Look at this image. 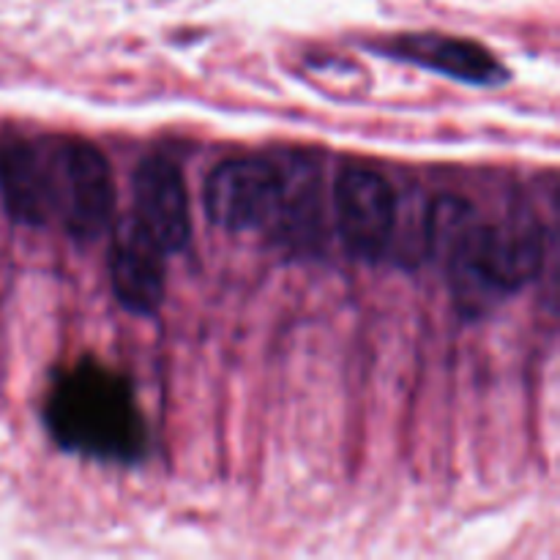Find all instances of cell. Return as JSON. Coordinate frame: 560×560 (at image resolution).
<instances>
[{
	"label": "cell",
	"mask_w": 560,
	"mask_h": 560,
	"mask_svg": "<svg viewBox=\"0 0 560 560\" xmlns=\"http://www.w3.org/2000/svg\"><path fill=\"white\" fill-rule=\"evenodd\" d=\"M164 257L167 252L142 230L135 217L115 224L109 249V279L115 299L131 315H153L164 301Z\"/></svg>",
	"instance_id": "6"
},
{
	"label": "cell",
	"mask_w": 560,
	"mask_h": 560,
	"mask_svg": "<svg viewBox=\"0 0 560 560\" xmlns=\"http://www.w3.org/2000/svg\"><path fill=\"white\" fill-rule=\"evenodd\" d=\"M44 421L66 452L118 465L145 457V419L131 386L124 375L96 361L60 372L49 388Z\"/></svg>",
	"instance_id": "2"
},
{
	"label": "cell",
	"mask_w": 560,
	"mask_h": 560,
	"mask_svg": "<svg viewBox=\"0 0 560 560\" xmlns=\"http://www.w3.org/2000/svg\"><path fill=\"white\" fill-rule=\"evenodd\" d=\"M284 200V170L271 159L238 156L219 164L206 180L202 202L217 228L230 233L277 228Z\"/></svg>",
	"instance_id": "4"
},
{
	"label": "cell",
	"mask_w": 560,
	"mask_h": 560,
	"mask_svg": "<svg viewBox=\"0 0 560 560\" xmlns=\"http://www.w3.org/2000/svg\"><path fill=\"white\" fill-rule=\"evenodd\" d=\"M131 217L167 255L186 249L191 238L189 195L180 170L167 156H148L135 173Z\"/></svg>",
	"instance_id": "7"
},
{
	"label": "cell",
	"mask_w": 560,
	"mask_h": 560,
	"mask_svg": "<svg viewBox=\"0 0 560 560\" xmlns=\"http://www.w3.org/2000/svg\"><path fill=\"white\" fill-rule=\"evenodd\" d=\"M334 208L342 244L361 260L386 255L397 230V195L381 173L370 167H345L334 189Z\"/></svg>",
	"instance_id": "5"
},
{
	"label": "cell",
	"mask_w": 560,
	"mask_h": 560,
	"mask_svg": "<svg viewBox=\"0 0 560 560\" xmlns=\"http://www.w3.org/2000/svg\"><path fill=\"white\" fill-rule=\"evenodd\" d=\"M427 246L443 262L457 304L487 310L495 299L534 282L545 262V230L530 211L481 222L468 200L443 195L427 213Z\"/></svg>",
	"instance_id": "1"
},
{
	"label": "cell",
	"mask_w": 560,
	"mask_h": 560,
	"mask_svg": "<svg viewBox=\"0 0 560 560\" xmlns=\"http://www.w3.org/2000/svg\"><path fill=\"white\" fill-rule=\"evenodd\" d=\"M0 195L9 217L25 228H44L52 219L47 142L16 137L0 145Z\"/></svg>",
	"instance_id": "9"
},
{
	"label": "cell",
	"mask_w": 560,
	"mask_h": 560,
	"mask_svg": "<svg viewBox=\"0 0 560 560\" xmlns=\"http://www.w3.org/2000/svg\"><path fill=\"white\" fill-rule=\"evenodd\" d=\"M381 49L392 58L408 60V63L452 77L457 82H468V85L490 88L503 85L509 80V71L503 69L501 60L470 38L441 36V33H410V36H399L397 42Z\"/></svg>",
	"instance_id": "8"
},
{
	"label": "cell",
	"mask_w": 560,
	"mask_h": 560,
	"mask_svg": "<svg viewBox=\"0 0 560 560\" xmlns=\"http://www.w3.org/2000/svg\"><path fill=\"white\" fill-rule=\"evenodd\" d=\"M52 219L74 241H96L115 217V180L98 148L82 140L47 142Z\"/></svg>",
	"instance_id": "3"
}]
</instances>
